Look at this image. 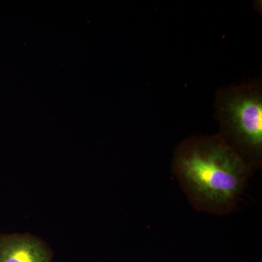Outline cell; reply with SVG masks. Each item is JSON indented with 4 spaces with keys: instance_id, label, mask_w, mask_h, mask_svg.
Instances as JSON below:
<instances>
[{
    "instance_id": "7a4b0ae2",
    "label": "cell",
    "mask_w": 262,
    "mask_h": 262,
    "mask_svg": "<svg viewBox=\"0 0 262 262\" xmlns=\"http://www.w3.org/2000/svg\"><path fill=\"white\" fill-rule=\"evenodd\" d=\"M215 118L218 135L252 171L262 165V83L261 79L217 91Z\"/></svg>"
},
{
    "instance_id": "6da1fadb",
    "label": "cell",
    "mask_w": 262,
    "mask_h": 262,
    "mask_svg": "<svg viewBox=\"0 0 262 262\" xmlns=\"http://www.w3.org/2000/svg\"><path fill=\"white\" fill-rule=\"evenodd\" d=\"M172 170L192 206L215 215L235 208L253 173L218 134L183 141L174 151Z\"/></svg>"
},
{
    "instance_id": "3957f363",
    "label": "cell",
    "mask_w": 262,
    "mask_h": 262,
    "mask_svg": "<svg viewBox=\"0 0 262 262\" xmlns=\"http://www.w3.org/2000/svg\"><path fill=\"white\" fill-rule=\"evenodd\" d=\"M0 262H52L49 248L29 234H1Z\"/></svg>"
}]
</instances>
